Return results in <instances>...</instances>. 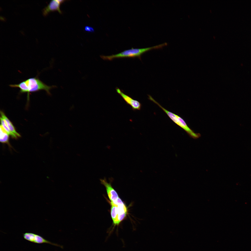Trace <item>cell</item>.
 <instances>
[{"instance_id": "cell-1", "label": "cell", "mask_w": 251, "mask_h": 251, "mask_svg": "<svg viewBox=\"0 0 251 251\" xmlns=\"http://www.w3.org/2000/svg\"><path fill=\"white\" fill-rule=\"evenodd\" d=\"M245 15L235 0H212L205 3L196 17L172 36L171 58L185 63L195 51L204 46L227 43L237 53H248L240 35V22Z\"/></svg>"}]
</instances>
